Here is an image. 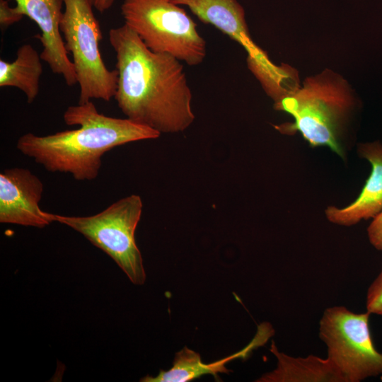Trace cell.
<instances>
[{
    "mask_svg": "<svg viewBox=\"0 0 382 382\" xmlns=\"http://www.w3.org/2000/svg\"><path fill=\"white\" fill-rule=\"evenodd\" d=\"M108 38L118 73L114 98L126 117L161 134L187 129L195 116L181 62L149 50L125 24L111 28Z\"/></svg>",
    "mask_w": 382,
    "mask_h": 382,
    "instance_id": "cell-1",
    "label": "cell"
},
{
    "mask_svg": "<svg viewBox=\"0 0 382 382\" xmlns=\"http://www.w3.org/2000/svg\"><path fill=\"white\" fill-rule=\"evenodd\" d=\"M63 119L66 125L79 127L45 136L26 133L18 139L16 148L47 170L69 173L80 181L98 177L102 157L110 150L161 135L127 117L100 113L91 100L69 106Z\"/></svg>",
    "mask_w": 382,
    "mask_h": 382,
    "instance_id": "cell-2",
    "label": "cell"
},
{
    "mask_svg": "<svg viewBox=\"0 0 382 382\" xmlns=\"http://www.w3.org/2000/svg\"><path fill=\"white\" fill-rule=\"evenodd\" d=\"M355 106L347 83L325 71L307 78L302 87L274 102L275 110L294 118L293 122L274 128L284 134L299 132L311 146H327L345 158L347 151L345 134Z\"/></svg>",
    "mask_w": 382,
    "mask_h": 382,
    "instance_id": "cell-3",
    "label": "cell"
},
{
    "mask_svg": "<svg viewBox=\"0 0 382 382\" xmlns=\"http://www.w3.org/2000/svg\"><path fill=\"white\" fill-rule=\"evenodd\" d=\"M120 11L125 24L151 51L168 54L189 66L204 61L205 40L186 11L172 0H124Z\"/></svg>",
    "mask_w": 382,
    "mask_h": 382,
    "instance_id": "cell-4",
    "label": "cell"
},
{
    "mask_svg": "<svg viewBox=\"0 0 382 382\" xmlns=\"http://www.w3.org/2000/svg\"><path fill=\"white\" fill-rule=\"evenodd\" d=\"M142 209L140 196L131 195L94 215L74 216L47 212V216L52 222L66 225L82 234L109 255L133 284L141 285L146 281V272L134 234Z\"/></svg>",
    "mask_w": 382,
    "mask_h": 382,
    "instance_id": "cell-5",
    "label": "cell"
},
{
    "mask_svg": "<svg viewBox=\"0 0 382 382\" xmlns=\"http://www.w3.org/2000/svg\"><path fill=\"white\" fill-rule=\"evenodd\" d=\"M60 30L66 50L71 53L80 87L79 103L114 98L118 73L105 66L100 52L102 33L92 0H64Z\"/></svg>",
    "mask_w": 382,
    "mask_h": 382,
    "instance_id": "cell-6",
    "label": "cell"
},
{
    "mask_svg": "<svg viewBox=\"0 0 382 382\" xmlns=\"http://www.w3.org/2000/svg\"><path fill=\"white\" fill-rule=\"evenodd\" d=\"M370 313H354L342 306L326 308L319 322V337L328 358L344 382H360L382 374V352L375 347Z\"/></svg>",
    "mask_w": 382,
    "mask_h": 382,
    "instance_id": "cell-7",
    "label": "cell"
},
{
    "mask_svg": "<svg viewBox=\"0 0 382 382\" xmlns=\"http://www.w3.org/2000/svg\"><path fill=\"white\" fill-rule=\"evenodd\" d=\"M44 185L30 170L6 168L0 173V222L44 228L52 221L40 207Z\"/></svg>",
    "mask_w": 382,
    "mask_h": 382,
    "instance_id": "cell-8",
    "label": "cell"
},
{
    "mask_svg": "<svg viewBox=\"0 0 382 382\" xmlns=\"http://www.w3.org/2000/svg\"><path fill=\"white\" fill-rule=\"evenodd\" d=\"M15 6L39 27L37 37L42 46L40 53L54 74L61 75L67 86L77 83L72 61L69 59L60 30L64 0H14Z\"/></svg>",
    "mask_w": 382,
    "mask_h": 382,
    "instance_id": "cell-9",
    "label": "cell"
},
{
    "mask_svg": "<svg viewBox=\"0 0 382 382\" xmlns=\"http://www.w3.org/2000/svg\"><path fill=\"white\" fill-rule=\"evenodd\" d=\"M172 1L187 7L200 21L214 26L243 46L248 53V65L262 69L275 66L250 38L244 9L237 0Z\"/></svg>",
    "mask_w": 382,
    "mask_h": 382,
    "instance_id": "cell-10",
    "label": "cell"
},
{
    "mask_svg": "<svg viewBox=\"0 0 382 382\" xmlns=\"http://www.w3.org/2000/svg\"><path fill=\"white\" fill-rule=\"evenodd\" d=\"M360 157L371 165V171L358 197L343 208L329 206L327 219L335 224L351 226L361 220L374 219L382 210V144L378 141L360 144Z\"/></svg>",
    "mask_w": 382,
    "mask_h": 382,
    "instance_id": "cell-11",
    "label": "cell"
},
{
    "mask_svg": "<svg viewBox=\"0 0 382 382\" xmlns=\"http://www.w3.org/2000/svg\"><path fill=\"white\" fill-rule=\"evenodd\" d=\"M270 352L277 360L275 369L263 374L259 382H344L328 357L315 355L294 357L281 352L272 342Z\"/></svg>",
    "mask_w": 382,
    "mask_h": 382,
    "instance_id": "cell-12",
    "label": "cell"
},
{
    "mask_svg": "<svg viewBox=\"0 0 382 382\" xmlns=\"http://www.w3.org/2000/svg\"><path fill=\"white\" fill-rule=\"evenodd\" d=\"M260 342L255 337L243 349L219 361L204 364L199 353L183 347L175 355L173 366L167 370H160L156 376L146 375L140 381L143 382H187L210 374L216 377L219 373L230 372L226 364L231 360L248 356L253 349L260 346Z\"/></svg>",
    "mask_w": 382,
    "mask_h": 382,
    "instance_id": "cell-13",
    "label": "cell"
},
{
    "mask_svg": "<svg viewBox=\"0 0 382 382\" xmlns=\"http://www.w3.org/2000/svg\"><path fill=\"white\" fill-rule=\"evenodd\" d=\"M40 54L30 44L18 47L16 58L12 62L0 60V87H14L32 103L40 91V79L43 69Z\"/></svg>",
    "mask_w": 382,
    "mask_h": 382,
    "instance_id": "cell-14",
    "label": "cell"
},
{
    "mask_svg": "<svg viewBox=\"0 0 382 382\" xmlns=\"http://www.w3.org/2000/svg\"><path fill=\"white\" fill-rule=\"evenodd\" d=\"M366 308L371 314L382 316V271L368 288Z\"/></svg>",
    "mask_w": 382,
    "mask_h": 382,
    "instance_id": "cell-15",
    "label": "cell"
},
{
    "mask_svg": "<svg viewBox=\"0 0 382 382\" xmlns=\"http://www.w3.org/2000/svg\"><path fill=\"white\" fill-rule=\"evenodd\" d=\"M23 16L16 7H10L7 0H0V27L2 30L20 21Z\"/></svg>",
    "mask_w": 382,
    "mask_h": 382,
    "instance_id": "cell-16",
    "label": "cell"
},
{
    "mask_svg": "<svg viewBox=\"0 0 382 382\" xmlns=\"http://www.w3.org/2000/svg\"><path fill=\"white\" fill-rule=\"evenodd\" d=\"M370 243L382 253V210L373 219L367 228Z\"/></svg>",
    "mask_w": 382,
    "mask_h": 382,
    "instance_id": "cell-17",
    "label": "cell"
},
{
    "mask_svg": "<svg viewBox=\"0 0 382 382\" xmlns=\"http://www.w3.org/2000/svg\"><path fill=\"white\" fill-rule=\"evenodd\" d=\"M94 8L103 13L112 6L115 0H92Z\"/></svg>",
    "mask_w": 382,
    "mask_h": 382,
    "instance_id": "cell-18",
    "label": "cell"
}]
</instances>
